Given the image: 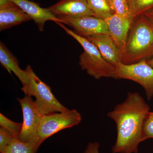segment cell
<instances>
[{"label": "cell", "mask_w": 153, "mask_h": 153, "mask_svg": "<svg viewBox=\"0 0 153 153\" xmlns=\"http://www.w3.org/2000/svg\"><path fill=\"white\" fill-rule=\"evenodd\" d=\"M150 107L137 92H128L123 102L117 105L107 116L116 125L117 138L113 153H137L142 142L143 124Z\"/></svg>", "instance_id": "6da1fadb"}, {"label": "cell", "mask_w": 153, "mask_h": 153, "mask_svg": "<svg viewBox=\"0 0 153 153\" xmlns=\"http://www.w3.org/2000/svg\"><path fill=\"white\" fill-rule=\"evenodd\" d=\"M153 56V25L144 15L134 20L122 63L131 64Z\"/></svg>", "instance_id": "7a4b0ae2"}, {"label": "cell", "mask_w": 153, "mask_h": 153, "mask_svg": "<svg viewBox=\"0 0 153 153\" xmlns=\"http://www.w3.org/2000/svg\"><path fill=\"white\" fill-rule=\"evenodd\" d=\"M66 33L76 40L82 46L84 51L79 55V65L87 74L96 79L114 76L115 66L105 60L99 50L87 38L80 36L66 28L62 23L56 22Z\"/></svg>", "instance_id": "3957f363"}, {"label": "cell", "mask_w": 153, "mask_h": 153, "mask_svg": "<svg viewBox=\"0 0 153 153\" xmlns=\"http://www.w3.org/2000/svg\"><path fill=\"white\" fill-rule=\"evenodd\" d=\"M29 78V84L23 86L22 90L25 95L36 98L35 102L43 115L68 110L57 100L52 93L51 88L41 80L28 65L25 69Z\"/></svg>", "instance_id": "277c9868"}, {"label": "cell", "mask_w": 153, "mask_h": 153, "mask_svg": "<svg viewBox=\"0 0 153 153\" xmlns=\"http://www.w3.org/2000/svg\"><path fill=\"white\" fill-rule=\"evenodd\" d=\"M81 120L82 116L75 109L44 115L38 130L39 144L60 131L78 125Z\"/></svg>", "instance_id": "5b68a950"}, {"label": "cell", "mask_w": 153, "mask_h": 153, "mask_svg": "<svg viewBox=\"0 0 153 153\" xmlns=\"http://www.w3.org/2000/svg\"><path fill=\"white\" fill-rule=\"evenodd\" d=\"M114 79H129L136 82L144 89L148 100L153 97V68L146 60L137 63L125 64L120 63L115 66Z\"/></svg>", "instance_id": "8992f818"}, {"label": "cell", "mask_w": 153, "mask_h": 153, "mask_svg": "<svg viewBox=\"0 0 153 153\" xmlns=\"http://www.w3.org/2000/svg\"><path fill=\"white\" fill-rule=\"evenodd\" d=\"M17 100L22 108L23 121L19 139L40 146L38 130L44 115L41 113L31 96L25 95Z\"/></svg>", "instance_id": "52a82bcc"}, {"label": "cell", "mask_w": 153, "mask_h": 153, "mask_svg": "<svg viewBox=\"0 0 153 153\" xmlns=\"http://www.w3.org/2000/svg\"><path fill=\"white\" fill-rule=\"evenodd\" d=\"M63 22L76 31L80 36L87 38L94 35L108 34L109 31L104 20L94 16H86L79 18L60 17Z\"/></svg>", "instance_id": "ba28073f"}, {"label": "cell", "mask_w": 153, "mask_h": 153, "mask_svg": "<svg viewBox=\"0 0 153 153\" xmlns=\"http://www.w3.org/2000/svg\"><path fill=\"white\" fill-rule=\"evenodd\" d=\"M103 20L107 25L110 36L120 50L123 60L129 31L132 23L128 19L114 13L107 16Z\"/></svg>", "instance_id": "9c48e42d"}, {"label": "cell", "mask_w": 153, "mask_h": 153, "mask_svg": "<svg viewBox=\"0 0 153 153\" xmlns=\"http://www.w3.org/2000/svg\"><path fill=\"white\" fill-rule=\"evenodd\" d=\"M48 9L57 18L95 16L89 8L86 0H60Z\"/></svg>", "instance_id": "30bf717a"}, {"label": "cell", "mask_w": 153, "mask_h": 153, "mask_svg": "<svg viewBox=\"0 0 153 153\" xmlns=\"http://www.w3.org/2000/svg\"><path fill=\"white\" fill-rule=\"evenodd\" d=\"M31 19L10 0H0V30H7Z\"/></svg>", "instance_id": "8fae6325"}, {"label": "cell", "mask_w": 153, "mask_h": 153, "mask_svg": "<svg viewBox=\"0 0 153 153\" xmlns=\"http://www.w3.org/2000/svg\"><path fill=\"white\" fill-rule=\"evenodd\" d=\"M19 7L33 20L41 31L44 30V24L48 21L63 23L62 20L55 16L48 8L41 7L37 3L29 0H10Z\"/></svg>", "instance_id": "7c38bea8"}, {"label": "cell", "mask_w": 153, "mask_h": 153, "mask_svg": "<svg viewBox=\"0 0 153 153\" xmlns=\"http://www.w3.org/2000/svg\"><path fill=\"white\" fill-rule=\"evenodd\" d=\"M96 46L103 58L113 66L122 63L120 50L108 34L94 35L86 38Z\"/></svg>", "instance_id": "4fadbf2b"}, {"label": "cell", "mask_w": 153, "mask_h": 153, "mask_svg": "<svg viewBox=\"0 0 153 153\" xmlns=\"http://www.w3.org/2000/svg\"><path fill=\"white\" fill-rule=\"evenodd\" d=\"M0 62L10 74L13 72L17 76L23 86L29 84V76L27 71L20 68L16 58L1 42L0 43Z\"/></svg>", "instance_id": "5bb4252c"}, {"label": "cell", "mask_w": 153, "mask_h": 153, "mask_svg": "<svg viewBox=\"0 0 153 153\" xmlns=\"http://www.w3.org/2000/svg\"><path fill=\"white\" fill-rule=\"evenodd\" d=\"M127 1L132 22L138 17L153 9V0H127Z\"/></svg>", "instance_id": "9a60e30c"}, {"label": "cell", "mask_w": 153, "mask_h": 153, "mask_svg": "<svg viewBox=\"0 0 153 153\" xmlns=\"http://www.w3.org/2000/svg\"><path fill=\"white\" fill-rule=\"evenodd\" d=\"M39 146L15 139L2 153H36Z\"/></svg>", "instance_id": "2e32d148"}, {"label": "cell", "mask_w": 153, "mask_h": 153, "mask_svg": "<svg viewBox=\"0 0 153 153\" xmlns=\"http://www.w3.org/2000/svg\"><path fill=\"white\" fill-rule=\"evenodd\" d=\"M89 8L95 14V17L103 19L113 14L107 0H86Z\"/></svg>", "instance_id": "e0dca14e"}, {"label": "cell", "mask_w": 153, "mask_h": 153, "mask_svg": "<svg viewBox=\"0 0 153 153\" xmlns=\"http://www.w3.org/2000/svg\"><path fill=\"white\" fill-rule=\"evenodd\" d=\"M107 1L114 13L128 19L131 21L127 0H107Z\"/></svg>", "instance_id": "ac0fdd59"}, {"label": "cell", "mask_w": 153, "mask_h": 153, "mask_svg": "<svg viewBox=\"0 0 153 153\" xmlns=\"http://www.w3.org/2000/svg\"><path fill=\"white\" fill-rule=\"evenodd\" d=\"M22 126V123L14 122L1 113H0V127L10 133L15 138H19Z\"/></svg>", "instance_id": "d6986e66"}, {"label": "cell", "mask_w": 153, "mask_h": 153, "mask_svg": "<svg viewBox=\"0 0 153 153\" xmlns=\"http://www.w3.org/2000/svg\"><path fill=\"white\" fill-rule=\"evenodd\" d=\"M153 139V111H149L146 115L143 124L142 139V141Z\"/></svg>", "instance_id": "ffe728a7"}, {"label": "cell", "mask_w": 153, "mask_h": 153, "mask_svg": "<svg viewBox=\"0 0 153 153\" xmlns=\"http://www.w3.org/2000/svg\"><path fill=\"white\" fill-rule=\"evenodd\" d=\"M15 139L10 133L0 127V153L4 152Z\"/></svg>", "instance_id": "44dd1931"}, {"label": "cell", "mask_w": 153, "mask_h": 153, "mask_svg": "<svg viewBox=\"0 0 153 153\" xmlns=\"http://www.w3.org/2000/svg\"><path fill=\"white\" fill-rule=\"evenodd\" d=\"M100 143L98 142H90L88 144L83 153H100Z\"/></svg>", "instance_id": "7402d4cb"}, {"label": "cell", "mask_w": 153, "mask_h": 153, "mask_svg": "<svg viewBox=\"0 0 153 153\" xmlns=\"http://www.w3.org/2000/svg\"><path fill=\"white\" fill-rule=\"evenodd\" d=\"M143 15H144L153 25V9L146 12Z\"/></svg>", "instance_id": "603a6c76"}, {"label": "cell", "mask_w": 153, "mask_h": 153, "mask_svg": "<svg viewBox=\"0 0 153 153\" xmlns=\"http://www.w3.org/2000/svg\"><path fill=\"white\" fill-rule=\"evenodd\" d=\"M146 61L147 63L150 66H151V67L153 68V58H150V59L146 60Z\"/></svg>", "instance_id": "cb8c5ba5"}]
</instances>
